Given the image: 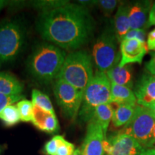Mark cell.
<instances>
[{"mask_svg": "<svg viewBox=\"0 0 155 155\" xmlns=\"http://www.w3.org/2000/svg\"><path fill=\"white\" fill-rule=\"evenodd\" d=\"M95 25L86 7L68 3L42 12L37 22V30L44 40L63 49L74 50L91 40Z\"/></svg>", "mask_w": 155, "mask_h": 155, "instance_id": "6da1fadb", "label": "cell"}, {"mask_svg": "<svg viewBox=\"0 0 155 155\" xmlns=\"http://www.w3.org/2000/svg\"><path fill=\"white\" fill-rule=\"evenodd\" d=\"M65 56V52L55 45L40 44L29 58L28 70L32 76L42 83L56 81Z\"/></svg>", "mask_w": 155, "mask_h": 155, "instance_id": "7a4b0ae2", "label": "cell"}, {"mask_svg": "<svg viewBox=\"0 0 155 155\" xmlns=\"http://www.w3.org/2000/svg\"><path fill=\"white\" fill-rule=\"evenodd\" d=\"M94 75L91 56L86 51L78 50L65 56L58 79L65 81L84 94Z\"/></svg>", "mask_w": 155, "mask_h": 155, "instance_id": "3957f363", "label": "cell"}, {"mask_svg": "<svg viewBox=\"0 0 155 155\" xmlns=\"http://www.w3.org/2000/svg\"><path fill=\"white\" fill-rule=\"evenodd\" d=\"M106 104H111V83L106 73L96 71L85 90L78 117L88 122L96 108Z\"/></svg>", "mask_w": 155, "mask_h": 155, "instance_id": "277c9868", "label": "cell"}, {"mask_svg": "<svg viewBox=\"0 0 155 155\" xmlns=\"http://www.w3.org/2000/svg\"><path fill=\"white\" fill-rule=\"evenodd\" d=\"M117 38L115 32L107 30L97 38L93 47L92 56L97 71L107 73L119 63L120 52L117 50Z\"/></svg>", "mask_w": 155, "mask_h": 155, "instance_id": "5b68a950", "label": "cell"}, {"mask_svg": "<svg viewBox=\"0 0 155 155\" xmlns=\"http://www.w3.org/2000/svg\"><path fill=\"white\" fill-rule=\"evenodd\" d=\"M25 32L21 23L7 20L0 24V60L12 61L19 55L25 43Z\"/></svg>", "mask_w": 155, "mask_h": 155, "instance_id": "8992f818", "label": "cell"}, {"mask_svg": "<svg viewBox=\"0 0 155 155\" xmlns=\"http://www.w3.org/2000/svg\"><path fill=\"white\" fill-rule=\"evenodd\" d=\"M155 126V117L149 108L137 106L133 118L121 129V132L132 136L143 148L149 149L151 135Z\"/></svg>", "mask_w": 155, "mask_h": 155, "instance_id": "52a82bcc", "label": "cell"}, {"mask_svg": "<svg viewBox=\"0 0 155 155\" xmlns=\"http://www.w3.org/2000/svg\"><path fill=\"white\" fill-rule=\"evenodd\" d=\"M53 92L62 113L68 119L74 121L78 116L83 94L71 84L61 79L55 81Z\"/></svg>", "mask_w": 155, "mask_h": 155, "instance_id": "ba28073f", "label": "cell"}, {"mask_svg": "<svg viewBox=\"0 0 155 155\" xmlns=\"http://www.w3.org/2000/svg\"><path fill=\"white\" fill-rule=\"evenodd\" d=\"M144 150L132 136L121 131L104 141V150L107 155H140Z\"/></svg>", "mask_w": 155, "mask_h": 155, "instance_id": "9c48e42d", "label": "cell"}, {"mask_svg": "<svg viewBox=\"0 0 155 155\" xmlns=\"http://www.w3.org/2000/svg\"><path fill=\"white\" fill-rule=\"evenodd\" d=\"M106 139L104 130L94 118L88 121L86 134L83 141L82 155H104V141Z\"/></svg>", "mask_w": 155, "mask_h": 155, "instance_id": "30bf717a", "label": "cell"}, {"mask_svg": "<svg viewBox=\"0 0 155 155\" xmlns=\"http://www.w3.org/2000/svg\"><path fill=\"white\" fill-rule=\"evenodd\" d=\"M148 51L147 44L142 43L137 39H124L120 43L121 67L132 63H142L143 58Z\"/></svg>", "mask_w": 155, "mask_h": 155, "instance_id": "8fae6325", "label": "cell"}, {"mask_svg": "<svg viewBox=\"0 0 155 155\" xmlns=\"http://www.w3.org/2000/svg\"><path fill=\"white\" fill-rule=\"evenodd\" d=\"M137 104L150 107L155 103V77L145 73L139 79L134 88Z\"/></svg>", "mask_w": 155, "mask_h": 155, "instance_id": "7c38bea8", "label": "cell"}, {"mask_svg": "<svg viewBox=\"0 0 155 155\" xmlns=\"http://www.w3.org/2000/svg\"><path fill=\"white\" fill-rule=\"evenodd\" d=\"M150 1H138L129 5V18L131 30H138L146 25L152 7Z\"/></svg>", "mask_w": 155, "mask_h": 155, "instance_id": "4fadbf2b", "label": "cell"}, {"mask_svg": "<svg viewBox=\"0 0 155 155\" xmlns=\"http://www.w3.org/2000/svg\"><path fill=\"white\" fill-rule=\"evenodd\" d=\"M32 124L44 132L54 134L59 130V124L55 114L50 113L34 106Z\"/></svg>", "mask_w": 155, "mask_h": 155, "instance_id": "5bb4252c", "label": "cell"}, {"mask_svg": "<svg viewBox=\"0 0 155 155\" xmlns=\"http://www.w3.org/2000/svg\"><path fill=\"white\" fill-rule=\"evenodd\" d=\"M129 12V5L121 4L118 7L114 16V32L118 42H121L131 30Z\"/></svg>", "mask_w": 155, "mask_h": 155, "instance_id": "9a60e30c", "label": "cell"}, {"mask_svg": "<svg viewBox=\"0 0 155 155\" xmlns=\"http://www.w3.org/2000/svg\"><path fill=\"white\" fill-rule=\"evenodd\" d=\"M106 75L111 83L130 88L133 87V72L129 65L121 67L117 64L107 71Z\"/></svg>", "mask_w": 155, "mask_h": 155, "instance_id": "2e32d148", "label": "cell"}, {"mask_svg": "<svg viewBox=\"0 0 155 155\" xmlns=\"http://www.w3.org/2000/svg\"><path fill=\"white\" fill-rule=\"evenodd\" d=\"M24 90V85L14 75L0 72V94L6 96H19Z\"/></svg>", "mask_w": 155, "mask_h": 155, "instance_id": "e0dca14e", "label": "cell"}, {"mask_svg": "<svg viewBox=\"0 0 155 155\" xmlns=\"http://www.w3.org/2000/svg\"><path fill=\"white\" fill-rule=\"evenodd\" d=\"M111 103L117 105L137 106V98L130 88L114 83H111Z\"/></svg>", "mask_w": 155, "mask_h": 155, "instance_id": "ac0fdd59", "label": "cell"}, {"mask_svg": "<svg viewBox=\"0 0 155 155\" xmlns=\"http://www.w3.org/2000/svg\"><path fill=\"white\" fill-rule=\"evenodd\" d=\"M116 107L114 108L113 117L111 120L113 124L114 127L117 128L125 127L133 118L137 106H132L126 104H121V105L116 104Z\"/></svg>", "mask_w": 155, "mask_h": 155, "instance_id": "d6986e66", "label": "cell"}, {"mask_svg": "<svg viewBox=\"0 0 155 155\" xmlns=\"http://www.w3.org/2000/svg\"><path fill=\"white\" fill-rule=\"evenodd\" d=\"M113 114L114 108L111 106V104H106L98 106V107L96 108L94 112L93 118L102 127L106 137L108 127L112 120V117H113Z\"/></svg>", "mask_w": 155, "mask_h": 155, "instance_id": "ffe728a7", "label": "cell"}, {"mask_svg": "<svg viewBox=\"0 0 155 155\" xmlns=\"http://www.w3.org/2000/svg\"><path fill=\"white\" fill-rule=\"evenodd\" d=\"M0 120L7 127H12L20 121V116L17 105L7 106L0 113Z\"/></svg>", "mask_w": 155, "mask_h": 155, "instance_id": "44dd1931", "label": "cell"}, {"mask_svg": "<svg viewBox=\"0 0 155 155\" xmlns=\"http://www.w3.org/2000/svg\"><path fill=\"white\" fill-rule=\"evenodd\" d=\"M32 102L34 106L42 108L50 113L55 114L51 101L47 95L40 91L34 89L32 92Z\"/></svg>", "mask_w": 155, "mask_h": 155, "instance_id": "7402d4cb", "label": "cell"}, {"mask_svg": "<svg viewBox=\"0 0 155 155\" xmlns=\"http://www.w3.org/2000/svg\"><path fill=\"white\" fill-rule=\"evenodd\" d=\"M20 116V121L23 122H32L33 117L34 105L32 101L22 99L17 104Z\"/></svg>", "mask_w": 155, "mask_h": 155, "instance_id": "603a6c76", "label": "cell"}, {"mask_svg": "<svg viewBox=\"0 0 155 155\" xmlns=\"http://www.w3.org/2000/svg\"><path fill=\"white\" fill-rule=\"evenodd\" d=\"M70 3L69 1H55V0H50V1H34L32 2V5L36 9H41L42 12L49 11L51 9L58 8V7H63V6Z\"/></svg>", "mask_w": 155, "mask_h": 155, "instance_id": "cb8c5ba5", "label": "cell"}, {"mask_svg": "<svg viewBox=\"0 0 155 155\" xmlns=\"http://www.w3.org/2000/svg\"><path fill=\"white\" fill-rule=\"evenodd\" d=\"M65 138L63 136L56 135L48 141L44 147L45 153L47 155H57V152L60 145L63 142Z\"/></svg>", "mask_w": 155, "mask_h": 155, "instance_id": "d4e9b609", "label": "cell"}, {"mask_svg": "<svg viewBox=\"0 0 155 155\" xmlns=\"http://www.w3.org/2000/svg\"><path fill=\"white\" fill-rule=\"evenodd\" d=\"M23 96H6V95L0 94V113L2 111L7 107V106L15 104L22 100Z\"/></svg>", "mask_w": 155, "mask_h": 155, "instance_id": "484cf974", "label": "cell"}, {"mask_svg": "<svg viewBox=\"0 0 155 155\" xmlns=\"http://www.w3.org/2000/svg\"><path fill=\"white\" fill-rule=\"evenodd\" d=\"M118 2H119L116 0H101V1H96V5L99 6L100 9L106 15H110L116 9Z\"/></svg>", "mask_w": 155, "mask_h": 155, "instance_id": "4316f807", "label": "cell"}, {"mask_svg": "<svg viewBox=\"0 0 155 155\" xmlns=\"http://www.w3.org/2000/svg\"><path fill=\"white\" fill-rule=\"evenodd\" d=\"M124 39H137V40L141 41L142 43L147 44L146 32H145V30H142V29L130 30L129 31V32L126 35L124 40Z\"/></svg>", "mask_w": 155, "mask_h": 155, "instance_id": "83f0119b", "label": "cell"}, {"mask_svg": "<svg viewBox=\"0 0 155 155\" xmlns=\"http://www.w3.org/2000/svg\"><path fill=\"white\" fill-rule=\"evenodd\" d=\"M75 150L74 144L64 139L58 148L57 155H72Z\"/></svg>", "mask_w": 155, "mask_h": 155, "instance_id": "f1b7e54d", "label": "cell"}, {"mask_svg": "<svg viewBox=\"0 0 155 155\" xmlns=\"http://www.w3.org/2000/svg\"><path fill=\"white\" fill-rule=\"evenodd\" d=\"M147 45L149 50L155 51V28L148 34Z\"/></svg>", "mask_w": 155, "mask_h": 155, "instance_id": "f546056e", "label": "cell"}, {"mask_svg": "<svg viewBox=\"0 0 155 155\" xmlns=\"http://www.w3.org/2000/svg\"><path fill=\"white\" fill-rule=\"evenodd\" d=\"M155 25V3H154L151 7L150 15H149V18L145 28H150V27Z\"/></svg>", "mask_w": 155, "mask_h": 155, "instance_id": "4dcf8cb0", "label": "cell"}, {"mask_svg": "<svg viewBox=\"0 0 155 155\" xmlns=\"http://www.w3.org/2000/svg\"><path fill=\"white\" fill-rule=\"evenodd\" d=\"M155 143V126L153 129L152 135H151L150 138V146H149V149H153L154 148V145Z\"/></svg>", "mask_w": 155, "mask_h": 155, "instance_id": "1f68e13d", "label": "cell"}, {"mask_svg": "<svg viewBox=\"0 0 155 155\" xmlns=\"http://www.w3.org/2000/svg\"><path fill=\"white\" fill-rule=\"evenodd\" d=\"M13 3H12L10 1H5V0H0V12L5 8V7H7V6L12 5Z\"/></svg>", "mask_w": 155, "mask_h": 155, "instance_id": "d6a6232c", "label": "cell"}, {"mask_svg": "<svg viewBox=\"0 0 155 155\" xmlns=\"http://www.w3.org/2000/svg\"><path fill=\"white\" fill-rule=\"evenodd\" d=\"M140 155H155V149H147L141 152Z\"/></svg>", "mask_w": 155, "mask_h": 155, "instance_id": "836d02e7", "label": "cell"}, {"mask_svg": "<svg viewBox=\"0 0 155 155\" xmlns=\"http://www.w3.org/2000/svg\"><path fill=\"white\" fill-rule=\"evenodd\" d=\"M146 68L147 71H148V72L150 73V74H151L153 76L155 77V67L154 66H151V65H147L146 64Z\"/></svg>", "mask_w": 155, "mask_h": 155, "instance_id": "e575fe53", "label": "cell"}, {"mask_svg": "<svg viewBox=\"0 0 155 155\" xmlns=\"http://www.w3.org/2000/svg\"><path fill=\"white\" fill-rule=\"evenodd\" d=\"M152 58H151L150 61L149 62H147L146 63L147 65H151V66H154L155 67V53H152Z\"/></svg>", "mask_w": 155, "mask_h": 155, "instance_id": "d590c367", "label": "cell"}, {"mask_svg": "<svg viewBox=\"0 0 155 155\" xmlns=\"http://www.w3.org/2000/svg\"><path fill=\"white\" fill-rule=\"evenodd\" d=\"M148 108L151 110V111L152 112L153 115H154V117H155V103H154V104H152V106H150V107H148Z\"/></svg>", "mask_w": 155, "mask_h": 155, "instance_id": "8d00e7d4", "label": "cell"}, {"mask_svg": "<svg viewBox=\"0 0 155 155\" xmlns=\"http://www.w3.org/2000/svg\"><path fill=\"white\" fill-rule=\"evenodd\" d=\"M72 155H82V152H81V149H76L75 150L74 153Z\"/></svg>", "mask_w": 155, "mask_h": 155, "instance_id": "74e56055", "label": "cell"}, {"mask_svg": "<svg viewBox=\"0 0 155 155\" xmlns=\"http://www.w3.org/2000/svg\"><path fill=\"white\" fill-rule=\"evenodd\" d=\"M153 149H155V143H154V148Z\"/></svg>", "mask_w": 155, "mask_h": 155, "instance_id": "f35d334b", "label": "cell"}, {"mask_svg": "<svg viewBox=\"0 0 155 155\" xmlns=\"http://www.w3.org/2000/svg\"><path fill=\"white\" fill-rule=\"evenodd\" d=\"M0 153H1V147H0Z\"/></svg>", "mask_w": 155, "mask_h": 155, "instance_id": "ab89813d", "label": "cell"}]
</instances>
